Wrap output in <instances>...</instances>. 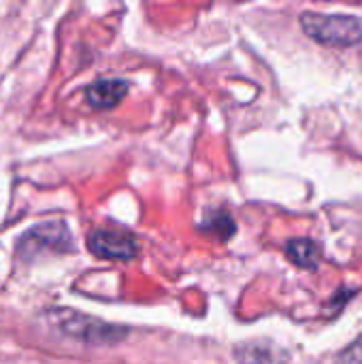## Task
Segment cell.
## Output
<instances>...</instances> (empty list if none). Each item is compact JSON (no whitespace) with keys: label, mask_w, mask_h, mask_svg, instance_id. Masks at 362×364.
I'll return each instance as SVG.
<instances>
[{"label":"cell","mask_w":362,"mask_h":364,"mask_svg":"<svg viewBox=\"0 0 362 364\" xmlns=\"http://www.w3.org/2000/svg\"><path fill=\"white\" fill-rule=\"evenodd\" d=\"M303 32L326 47H352L362 41V21L354 15H326V13H303Z\"/></svg>","instance_id":"1"},{"label":"cell","mask_w":362,"mask_h":364,"mask_svg":"<svg viewBox=\"0 0 362 364\" xmlns=\"http://www.w3.org/2000/svg\"><path fill=\"white\" fill-rule=\"evenodd\" d=\"M47 318L55 331H60L64 337H70L81 343H92V346L115 343L126 335L124 328L102 324L100 320H94L90 316H83V314H77L70 309H62V307L49 309Z\"/></svg>","instance_id":"2"},{"label":"cell","mask_w":362,"mask_h":364,"mask_svg":"<svg viewBox=\"0 0 362 364\" xmlns=\"http://www.w3.org/2000/svg\"><path fill=\"white\" fill-rule=\"evenodd\" d=\"M75 250L73 235L64 222H43L38 226H32L26 230L17 245L15 252L21 260L32 262L41 254H68Z\"/></svg>","instance_id":"3"},{"label":"cell","mask_w":362,"mask_h":364,"mask_svg":"<svg viewBox=\"0 0 362 364\" xmlns=\"http://www.w3.org/2000/svg\"><path fill=\"white\" fill-rule=\"evenodd\" d=\"M87 247L94 256L107 260H132L139 254V243L122 230L100 228L87 237Z\"/></svg>","instance_id":"4"},{"label":"cell","mask_w":362,"mask_h":364,"mask_svg":"<svg viewBox=\"0 0 362 364\" xmlns=\"http://www.w3.org/2000/svg\"><path fill=\"white\" fill-rule=\"evenodd\" d=\"M235 356L241 364H286L288 352L271 341H247L235 348Z\"/></svg>","instance_id":"5"},{"label":"cell","mask_w":362,"mask_h":364,"mask_svg":"<svg viewBox=\"0 0 362 364\" xmlns=\"http://www.w3.org/2000/svg\"><path fill=\"white\" fill-rule=\"evenodd\" d=\"M126 94H128V81L124 79H100L94 81L85 92L87 102L94 109H113L126 98Z\"/></svg>","instance_id":"6"},{"label":"cell","mask_w":362,"mask_h":364,"mask_svg":"<svg viewBox=\"0 0 362 364\" xmlns=\"http://www.w3.org/2000/svg\"><path fill=\"white\" fill-rule=\"evenodd\" d=\"M286 256L292 264L307 271H316L322 260V250L312 239H292L286 243Z\"/></svg>","instance_id":"7"},{"label":"cell","mask_w":362,"mask_h":364,"mask_svg":"<svg viewBox=\"0 0 362 364\" xmlns=\"http://www.w3.org/2000/svg\"><path fill=\"white\" fill-rule=\"evenodd\" d=\"M201 230H205V232L226 241V239H230L237 232V224H235V220L230 218L228 211H224V209H209L205 213Z\"/></svg>","instance_id":"8"},{"label":"cell","mask_w":362,"mask_h":364,"mask_svg":"<svg viewBox=\"0 0 362 364\" xmlns=\"http://www.w3.org/2000/svg\"><path fill=\"white\" fill-rule=\"evenodd\" d=\"M333 364H362V337L350 343L346 350H341Z\"/></svg>","instance_id":"9"}]
</instances>
